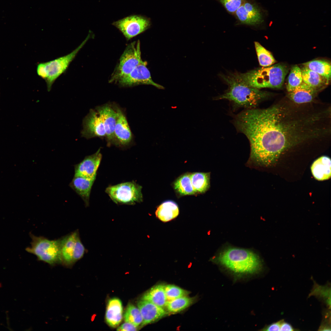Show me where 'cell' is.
<instances>
[{
    "label": "cell",
    "instance_id": "1",
    "mask_svg": "<svg viewBox=\"0 0 331 331\" xmlns=\"http://www.w3.org/2000/svg\"><path fill=\"white\" fill-rule=\"evenodd\" d=\"M234 123L249 141L250 161L269 166L288 148L330 137L331 108L314 101L297 104L287 97L267 108L246 109Z\"/></svg>",
    "mask_w": 331,
    "mask_h": 331
},
{
    "label": "cell",
    "instance_id": "2",
    "mask_svg": "<svg viewBox=\"0 0 331 331\" xmlns=\"http://www.w3.org/2000/svg\"><path fill=\"white\" fill-rule=\"evenodd\" d=\"M221 77L229 87L225 93L216 97V100H227L237 107L247 109L256 108L270 96L269 93L250 86L232 75Z\"/></svg>",
    "mask_w": 331,
    "mask_h": 331
},
{
    "label": "cell",
    "instance_id": "3",
    "mask_svg": "<svg viewBox=\"0 0 331 331\" xmlns=\"http://www.w3.org/2000/svg\"><path fill=\"white\" fill-rule=\"evenodd\" d=\"M216 260L220 264L238 274L257 272L262 266L261 261L257 254L240 248H227L220 253Z\"/></svg>",
    "mask_w": 331,
    "mask_h": 331
},
{
    "label": "cell",
    "instance_id": "4",
    "mask_svg": "<svg viewBox=\"0 0 331 331\" xmlns=\"http://www.w3.org/2000/svg\"><path fill=\"white\" fill-rule=\"evenodd\" d=\"M288 71L286 66L278 63L232 75L238 80L256 88H279L282 86Z\"/></svg>",
    "mask_w": 331,
    "mask_h": 331
},
{
    "label": "cell",
    "instance_id": "5",
    "mask_svg": "<svg viewBox=\"0 0 331 331\" xmlns=\"http://www.w3.org/2000/svg\"><path fill=\"white\" fill-rule=\"evenodd\" d=\"M89 35L84 40L70 53L54 60L38 63L36 72L38 75L45 81L48 91L55 80L65 72L77 54L89 39Z\"/></svg>",
    "mask_w": 331,
    "mask_h": 331
},
{
    "label": "cell",
    "instance_id": "6",
    "mask_svg": "<svg viewBox=\"0 0 331 331\" xmlns=\"http://www.w3.org/2000/svg\"><path fill=\"white\" fill-rule=\"evenodd\" d=\"M30 235L32 241L31 246L25 249L27 252L36 255L38 260L51 265L61 264L60 238L50 240L31 234Z\"/></svg>",
    "mask_w": 331,
    "mask_h": 331
},
{
    "label": "cell",
    "instance_id": "7",
    "mask_svg": "<svg viewBox=\"0 0 331 331\" xmlns=\"http://www.w3.org/2000/svg\"><path fill=\"white\" fill-rule=\"evenodd\" d=\"M142 61L140 43L138 40L131 43L126 47L111 76L109 82L116 83L130 73Z\"/></svg>",
    "mask_w": 331,
    "mask_h": 331
},
{
    "label": "cell",
    "instance_id": "8",
    "mask_svg": "<svg viewBox=\"0 0 331 331\" xmlns=\"http://www.w3.org/2000/svg\"><path fill=\"white\" fill-rule=\"evenodd\" d=\"M60 239L61 264L71 267L83 257L87 250L81 240L78 230Z\"/></svg>",
    "mask_w": 331,
    "mask_h": 331
},
{
    "label": "cell",
    "instance_id": "9",
    "mask_svg": "<svg viewBox=\"0 0 331 331\" xmlns=\"http://www.w3.org/2000/svg\"><path fill=\"white\" fill-rule=\"evenodd\" d=\"M142 187L134 181L110 186L105 192L116 204L133 205L142 202Z\"/></svg>",
    "mask_w": 331,
    "mask_h": 331
},
{
    "label": "cell",
    "instance_id": "10",
    "mask_svg": "<svg viewBox=\"0 0 331 331\" xmlns=\"http://www.w3.org/2000/svg\"><path fill=\"white\" fill-rule=\"evenodd\" d=\"M116 28L129 40L143 33L151 25L150 19L140 15H131L113 22Z\"/></svg>",
    "mask_w": 331,
    "mask_h": 331
},
{
    "label": "cell",
    "instance_id": "11",
    "mask_svg": "<svg viewBox=\"0 0 331 331\" xmlns=\"http://www.w3.org/2000/svg\"><path fill=\"white\" fill-rule=\"evenodd\" d=\"M147 65L146 62L143 61L130 73L120 79L116 83L122 87L150 85L158 89H164L162 86L153 81Z\"/></svg>",
    "mask_w": 331,
    "mask_h": 331
},
{
    "label": "cell",
    "instance_id": "12",
    "mask_svg": "<svg viewBox=\"0 0 331 331\" xmlns=\"http://www.w3.org/2000/svg\"><path fill=\"white\" fill-rule=\"evenodd\" d=\"M234 14L242 24L255 26L260 25L263 21L260 7L255 2L250 0H245Z\"/></svg>",
    "mask_w": 331,
    "mask_h": 331
},
{
    "label": "cell",
    "instance_id": "13",
    "mask_svg": "<svg viewBox=\"0 0 331 331\" xmlns=\"http://www.w3.org/2000/svg\"><path fill=\"white\" fill-rule=\"evenodd\" d=\"M95 110L104 124L108 146L114 145V131L117 117L115 106L106 104L97 106Z\"/></svg>",
    "mask_w": 331,
    "mask_h": 331
},
{
    "label": "cell",
    "instance_id": "14",
    "mask_svg": "<svg viewBox=\"0 0 331 331\" xmlns=\"http://www.w3.org/2000/svg\"><path fill=\"white\" fill-rule=\"evenodd\" d=\"M82 136L87 139L105 137L106 133L103 122L98 112L91 109L83 121Z\"/></svg>",
    "mask_w": 331,
    "mask_h": 331
},
{
    "label": "cell",
    "instance_id": "15",
    "mask_svg": "<svg viewBox=\"0 0 331 331\" xmlns=\"http://www.w3.org/2000/svg\"><path fill=\"white\" fill-rule=\"evenodd\" d=\"M101 148L94 154L86 157L74 166V175L95 180L97 172L102 158Z\"/></svg>",
    "mask_w": 331,
    "mask_h": 331
},
{
    "label": "cell",
    "instance_id": "16",
    "mask_svg": "<svg viewBox=\"0 0 331 331\" xmlns=\"http://www.w3.org/2000/svg\"><path fill=\"white\" fill-rule=\"evenodd\" d=\"M116 108L117 117L114 131V144L123 147L129 145L131 142L132 135L126 118L123 111L117 106Z\"/></svg>",
    "mask_w": 331,
    "mask_h": 331
},
{
    "label": "cell",
    "instance_id": "17",
    "mask_svg": "<svg viewBox=\"0 0 331 331\" xmlns=\"http://www.w3.org/2000/svg\"><path fill=\"white\" fill-rule=\"evenodd\" d=\"M137 306L142 316L143 326L158 321L167 314L163 308L146 300L141 299Z\"/></svg>",
    "mask_w": 331,
    "mask_h": 331
},
{
    "label": "cell",
    "instance_id": "18",
    "mask_svg": "<svg viewBox=\"0 0 331 331\" xmlns=\"http://www.w3.org/2000/svg\"><path fill=\"white\" fill-rule=\"evenodd\" d=\"M318 92L304 82L288 92L287 97L294 103L302 104L314 101Z\"/></svg>",
    "mask_w": 331,
    "mask_h": 331
},
{
    "label": "cell",
    "instance_id": "19",
    "mask_svg": "<svg viewBox=\"0 0 331 331\" xmlns=\"http://www.w3.org/2000/svg\"><path fill=\"white\" fill-rule=\"evenodd\" d=\"M95 180L74 175L69 186L82 199L86 207L89 204L90 195Z\"/></svg>",
    "mask_w": 331,
    "mask_h": 331
},
{
    "label": "cell",
    "instance_id": "20",
    "mask_svg": "<svg viewBox=\"0 0 331 331\" xmlns=\"http://www.w3.org/2000/svg\"><path fill=\"white\" fill-rule=\"evenodd\" d=\"M123 306L121 301L117 298L110 299L107 307L105 318L108 324L115 327L121 322L122 319Z\"/></svg>",
    "mask_w": 331,
    "mask_h": 331
},
{
    "label": "cell",
    "instance_id": "21",
    "mask_svg": "<svg viewBox=\"0 0 331 331\" xmlns=\"http://www.w3.org/2000/svg\"><path fill=\"white\" fill-rule=\"evenodd\" d=\"M331 159L329 157L323 156L316 160L311 167L312 173L317 180L322 181L329 179L331 177Z\"/></svg>",
    "mask_w": 331,
    "mask_h": 331
},
{
    "label": "cell",
    "instance_id": "22",
    "mask_svg": "<svg viewBox=\"0 0 331 331\" xmlns=\"http://www.w3.org/2000/svg\"><path fill=\"white\" fill-rule=\"evenodd\" d=\"M301 69L303 82L317 92L329 85L330 81L317 73L304 66Z\"/></svg>",
    "mask_w": 331,
    "mask_h": 331
},
{
    "label": "cell",
    "instance_id": "23",
    "mask_svg": "<svg viewBox=\"0 0 331 331\" xmlns=\"http://www.w3.org/2000/svg\"><path fill=\"white\" fill-rule=\"evenodd\" d=\"M179 208L174 201L167 200L164 201L157 208L155 214L160 220L166 222L176 218L179 214Z\"/></svg>",
    "mask_w": 331,
    "mask_h": 331
},
{
    "label": "cell",
    "instance_id": "24",
    "mask_svg": "<svg viewBox=\"0 0 331 331\" xmlns=\"http://www.w3.org/2000/svg\"><path fill=\"white\" fill-rule=\"evenodd\" d=\"M142 299L149 301L164 308L168 301L164 290V285H156L153 287L143 295Z\"/></svg>",
    "mask_w": 331,
    "mask_h": 331
},
{
    "label": "cell",
    "instance_id": "25",
    "mask_svg": "<svg viewBox=\"0 0 331 331\" xmlns=\"http://www.w3.org/2000/svg\"><path fill=\"white\" fill-rule=\"evenodd\" d=\"M190 177L192 185L196 194L204 193L209 188L210 173H193L191 174Z\"/></svg>",
    "mask_w": 331,
    "mask_h": 331
},
{
    "label": "cell",
    "instance_id": "26",
    "mask_svg": "<svg viewBox=\"0 0 331 331\" xmlns=\"http://www.w3.org/2000/svg\"><path fill=\"white\" fill-rule=\"evenodd\" d=\"M303 66L314 71L330 81L331 77V64L322 60L311 61L303 64Z\"/></svg>",
    "mask_w": 331,
    "mask_h": 331
},
{
    "label": "cell",
    "instance_id": "27",
    "mask_svg": "<svg viewBox=\"0 0 331 331\" xmlns=\"http://www.w3.org/2000/svg\"><path fill=\"white\" fill-rule=\"evenodd\" d=\"M190 175L189 173L183 174L179 177L174 183V189L181 196L196 194L192 184Z\"/></svg>",
    "mask_w": 331,
    "mask_h": 331
},
{
    "label": "cell",
    "instance_id": "28",
    "mask_svg": "<svg viewBox=\"0 0 331 331\" xmlns=\"http://www.w3.org/2000/svg\"><path fill=\"white\" fill-rule=\"evenodd\" d=\"M193 298L186 296L168 301L166 306L169 312L176 313L182 311L192 304L194 301Z\"/></svg>",
    "mask_w": 331,
    "mask_h": 331
},
{
    "label": "cell",
    "instance_id": "29",
    "mask_svg": "<svg viewBox=\"0 0 331 331\" xmlns=\"http://www.w3.org/2000/svg\"><path fill=\"white\" fill-rule=\"evenodd\" d=\"M254 44L259 62L261 66L268 67L276 62V60L270 51L258 42H255Z\"/></svg>",
    "mask_w": 331,
    "mask_h": 331
},
{
    "label": "cell",
    "instance_id": "30",
    "mask_svg": "<svg viewBox=\"0 0 331 331\" xmlns=\"http://www.w3.org/2000/svg\"><path fill=\"white\" fill-rule=\"evenodd\" d=\"M125 322L131 323L137 327L141 324L143 318L140 310L133 305L129 304L124 314Z\"/></svg>",
    "mask_w": 331,
    "mask_h": 331
},
{
    "label": "cell",
    "instance_id": "31",
    "mask_svg": "<svg viewBox=\"0 0 331 331\" xmlns=\"http://www.w3.org/2000/svg\"><path fill=\"white\" fill-rule=\"evenodd\" d=\"M301 69L297 66L293 67L287 79V89L288 92L293 90L303 82Z\"/></svg>",
    "mask_w": 331,
    "mask_h": 331
},
{
    "label": "cell",
    "instance_id": "32",
    "mask_svg": "<svg viewBox=\"0 0 331 331\" xmlns=\"http://www.w3.org/2000/svg\"><path fill=\"white\" fill-rule=\"evenodd\" d=\"M164 290L167 301L187 296L189 293L188 291L172 284L164 285Z\"/></svg>",
    "mask_w": 331,
    "mask_h": 331
},
{
    "label": "cell",
    "instance_id": "33",
    "mask_svg": "<svg viewBox=\"0 0 331 331\" xmlns=\"http://www.w3.org/2000/svg\"><path fill=\"white\" fill-rule=\"evenodd\" d=\"M219 2L230 14H234L245 0H216Z\"/></svg>",
    "mask_w": 331,
    "mask_h": 331
},
{
    "label": "cell",
    "instance_id": "34",
    "mask_svg": "<svg viewBox=\"0 0 331 331\" xmlns=\"http://www.w3.org/2000/svg\"><path fill=\"white\" fill-rule=\"evenodd\" d=\"M137 327L133 324L127 322H125L119 327L117 329L118 331H136Z\"/></svg>",
    "mask_w": 331,
    "mask_h": 331
},
{
    "label": "cell",
    "instance_id": "35",
    "mask_svg": "<svg viewBox=\"0 0 331 331\" xmlns=\"http://www.w3.org/2000/svg\"><path fill=\"white\" fill-rule=\"evenodd\" d=\"M283 320H280L277 322L273 323L265 326L262 329L263 331H279L280 330L281 324Z\"/></svg>",
    "mask_w": 331,
    "mask_h": 331
},
{
    "label": "cell",
    "instance_id": "36",
    "mask_svg": "<svg viewBox=\"0 0 331 331\" xmlns=\"http://www.w3.org/2000/svg\"><path fill=\"white\" fill-rule=\"evenodd\" d=\"M295 329L290 324L285 322L283 320L282 322L280 329V331H294Z\"/></svg>",
    "mask_w": 331,
    "mask_h": 331
}]
</instances>
